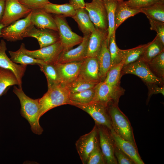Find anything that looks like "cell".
<instances>
[{
	"instance_id": "obj_30",
	"label": "cell",
	"mask_w": 164,
	"mask_h": 164,
	"mask_svg": "<svg viewBox=\"0 0 164 164\" xmlns=\"http://www.w3.org/2000/svg\"><path fill=\"white\" fill-rule=\"evenodd\" d=\"M38 65L44 74L47 79L48 88L61 84L55 63H45Z\"/></svg>"
},
{
	"instance_id": "obj_26",
	"label": "cell",
	"mask_w": 164,
	"mask_h": 164,
	"mask_svg": "<svg viewBox=\"0 0 164 164\" xmlns=\"http://www.w3.org/2000/svg\"><path fill=\"white\" fill-rule=\"evenodd\" d=\"M163 51L164 44L156 35L151 42L146 44L141 57L148 62Z\"/></svg>"
},
{
	"instance_id": "obj_38",
	"label": "cell",
	"mask_w": 164,
	"mask_h": 164,
	"mask_svg": "<svg viewBox=\"0 0 164 164\" xmlns=\"http://www.w3.org/2000/svg\"><path fill=\"white\" fill-rule=\"evenodd\" d=\"M86 164H106L104 157L99 146V141L89 154Z\"/></svg>"
},
{
	"instance_id": "obj_36",
	"label": "cell",
	"mask_w": 164,
	"mask_h": 164,
	"mask_svg": "<svg viewBox=\"0 0 164 164\" xmlns=\"http://www.w3.org/2000/svg\"><path fill=\"white\" fill-rule=\"evenodd\" d=\"M147 63L152 72L164 80V51Z\"/></svg>"
},
{
	"instance_id": "obj_1",
	"label": "cell",
	"mask_w": 164,
	"mask_h": 164,
	"mask_svg": "<svg viewBox=\"0 0 164 164\" xmlns=\"http://www.w3.org/2000/svg\"><path fill=\"white\" fill-rule=\"evenodd\" d=\"M13 92L19 98L20 103L22 116L29 122L32 131L38 135L43 131L39 120L40 118V105L39 99H33L27 96L22 89L14 86Z\"/></svg>"
},
{
	"instance_id": "obj_32",
	"label": "cell",
	"mask_w": 164,
	"mask_h": 164,
	"mask_svg": "<svg viewBox=\"0 0 164 164\" xmlns=\"http://www.w3.org/2000/svg\"><path fill=\"white\" fill-rule=\"evenodd\" d=\"M94 88L79 92L70 93L69 98L71 105L84 104L92 101L94 95Z\"/></svg>"
},
{
	"instance_id": "obj_21",
	"label": "cell",
	"mask_w": 164,
	"mask_h": 164,
	"mask_svg": "<svg viewBox=\"0 0 164 164\" xmlns=\"http://www.w3.org/2000/svg\"><path fill=\"white\" fill-rule=\"evenodd\" d=\"M108 31L95 28L90 34L88 43L86 57H97L104 41L106 40Z\"/></svg>"
},
{
	"instance_id": "obj_45",
	"label": "cell",
	"mask_w": 164,
	"mask_h": 164,
	"mask_svg": "<svg viewBox=\"0 0 164 164\" xmlns=\"http://www.w3.org/2000/svg\"><path fill=\"white\" fill-rule=\"evenodd\" d=\"M5 0H0V23L3 15Z\"/></svg>"
},
{
	"instance_id": "obj_35",
	"label": "cell",
	"mask_w": 164,
	"mask_h": 164,
	"mask_svg": "<svg viewBox=\"0 0 164 164\" xmlns=\"http://www.w3.org/2000/svg\"><path fill=\"white\" fill-rule=\"evenodd\" d=\"M97 84L87 81L78 76L72 82L64 86L70 93H74L93 88Z\"/></svg>"
},
{
	"instance_id": "obj_18",
	"label": "cell",
	"mask_w": 164,
	"mask_h": 164,
	"mask_svg": "<svg viewBox=\"0 0 164 164\" xmlns=\"http://www.w3.org/2000/svg\"><path fill=\"white\" fill-rule=\"evenodd\" d=\"M78 76L91 82L98 83L101 81L97 57H87L83 61Z\"/></svg>"
},
{
	"instance_id": "obj_25",
	"label": "cell",
	"mask_w": 164,
	"mask_h": 164,
	"mask_svg": "<svg viewBox=\"0 0 164 164\" xmlns=\"http://www.w3.org/2000/svg\"><path fill=\"white\" fill-rule=\"evenodd\" d=\"M25 45L22 43L19 48L17 51H9L10 59L15 63L21 64L26 65H39L45 63L43 61L35 59L27 54L24 51Z\"/></svg>"
},
{
	"instance_id": "obj_6",
	"label": "cell",
	"mask_w": 164,
	"mask_h": 164,
	"mask_svg": "<svg viewBox=\"0 0 164 164\" xmlns=\"http://www.w3.org/2000/svg\"><path fill=\"white\" fill-rule=\"evenodd\" d=\"M53 17L57 28L60 41L63 48V51L69 50L82 42L83 37L72 30L65 17L56 15Z\"/></svg>"
},
{
	"instance_id": "obj_11",
	"label": "cell",
	"mask_w": 164,
	"mask_h": 164,
	"mask_svg": "<svg viewBox=\"0 0 164 164\" xmlns=\"http://www.w3.org/2000/svg\"><path fill=\"white\" fill-rule=\"evenodd\" d=\"M32 9L21 4L18 0H5L3 15L0 23L5 26L27 16Z\"/></svg>"
},
{
	"instance_id": "obj_14",
	"label": "cell",
	"mask_w": 164,
	"mask_h": 164,
	"mask_svg": "<svg viewBox=\"0 0 164 164\" xmlns=\"http://www.w3.org/2000/svg\"><path fill=\"white\" fill-rule=\"evenodd\" d=\"M32 37L38 40L40 48L48 46L60 41L58 32L48 29H39L32 26L25 33L23 38Z\"/></svg>"
},
{
	"instance_id": "obj_17",
	"label": "cell",
	"mask_w": 164,
	"mask_h": 164,
	"mask_svg": "<svg viewBox=\"0 0 164 164\" xmlns=\"http://www.w3.org/2000/svg\"><path fill=\"white\" fill-rule=\"evenodd\" d=\"M83 61L55 63L61 84L65 86L78 77Z\"/></svg>"
},
{
	"instance_id": "obj_22",
	"label": "cell",
	"mask_w": 164,
	"mask_h": 164,
	"mask_svg": "<svg viewBox=\"0 0 164 164\" xmlns=\"http://www.w3.org/2000/svg\"><path fill=\"white\" fill-rule=\"evenodd\" d=\"M75 14L71 17L77 23L80 30L84 35L91 34L95 29L87 11L84 8L75 10Z\"/></svg>"
},
{
	"instance_id": "obj_46",
	"label": "cell",
	"mask_w": 164,
	"mask_h": 164,
	"mask_svg": "<svg viewBox=\"0 0 164 164\" xmlns=\"http://www.w3.org/2000/svg\"><path fill=\"white\" fill-rule=\"evenodd\" d=\"M5 27V26H4L2 23H0V38L2 37L1 32L2 30Z\"/></svg>"
},
{
	"instance_id": "obj_2",
	"label": "cell",
	"mask_w": 164,
	"mask_h": 164,
	"mask_svg": "<svg viewBox=\"0 0 164 164\" xmlns=\"http://www.w3.org/2000/svg\"><path fill=\"white\" fill-rule=\"evenodd\" d=\"M70 94L66 87L61 84L48 88L47 92L39 98L40 118L54 108L65 104L71 105L69 98Z\"/></svg>"
},
{
	"instance_id": "obj_33",
	"label": "cell",
	"mask_w": 164,
	"mask_h": 164,
	"mask_svg": "<svg viewBox=\"0 0 164 164\" xmlns=\"http://www.w3.org/2000/svg\"><path fill=\"white\" fill-rule=\"evenodd\" d=\"M125 60V58L120 63L111 67L108 72L104 81L109 86L116 87L120 85L121 72Z\"/></svg>"
},
{
	"instance_id": "obj_40",
	"label": "cell",
	"mask_w": 164,
	"mask_h": 164,
	"mask_svg": "<svg viewBox=\"0 0 164 164\" xmlns=\"http://www.w3.org/2000/svg\"><path fill=\"white\" fill-rule=\"evenodd\" d=\"M22 4L32 9H43L50 2L49 0H18Z\"/></svg>"
},
{
	"instance_id": "obj_10",
	"label": "cell",
	"mask_w": 164,
	"mask_h": 164,
	"mask_svg": "<svg viewBox=\"0 0 164 164\" xmlns=\"http://www.w3.org/2000/svg\"><path fill=\"white\" fill-rule=\"evenodd\" d=\"M31 12L24 18L3 28L1 31L2 37L11 42L22 40L25 33L34 26L30 19Z\"/></svg>"
},
{
	"instance_id": "obj_27",
	"label": "cell",
	"mask_w": 164,
	"mask_h": 164,
	"mask_svg": "<svg viewBox=\"0 0 164 164\" xmlns=\"http://www.w3.org/2000/svg\"><path fill=\"white\" fill-rule=\"evenodd\" d=\"M46 12L64 17H72L75 14L76 10L69 3L56 4L50 2L43 9Z\"/></svg>"
},
{
	"instance_id": "obj_31",
	"label": "cell",
	"mask_w": 164,
	"mask_h": 164,
	"mask_svg": "<svg viewBox=\"0 0 164 164\" xmlns=\"http://www.w3.org/2000/svg\"><path fill=\"white\" fill-rule=\"evenodd\" d=\"M108 49L111 57L110 68L120 63L125 57L128 50H121L118 46L115 40V32L109 39Z\"/></svg>"
},
{
	"instance_id": "obj_4",
	"label": "cell",
	"mask_w": 164,
	"mask_h": 164,
	"mask_svg": "<svg viewBox=\"0 0 164 164\" xmlns=\"http://www.w3.org/2000/svg\"><path fill=\"white\" fill-rule=\"evenodd\" d=\"M132 74L140 78L145 84L164 85V80L156 76L151 71L146 61L141 57L137 61L123 67L121 75Z\"/></svg>"
},
{
	"instance_id": "obj_42",
	"label": "cell",
	"mask_w": 164,
	"mask_h": 164,
	"mask_svg": "<svg viewBox=\"0 0 164 164\" xmlns=\"http://www.w3.org/2000/svg\"><path fill=\"white\" fill-rule=\"evenodd\" d=\"M114 154L117 159L118 164H135L133 160L121 150L116 145Z\"/></svg>"
},
{
	"instance_id": "obj_29",
	"label": "cell",
	"mask_w": 164,
	"mask_h": 164,
	"mask_svg": "<svg viewBox=\"0 0 164 164\" xmlns=\"http://www.w3.org/2000/svg\"><path fill=\"white\" fill-rule=\"evenodd\" d=\"M106 9L108 24L106 43L108 46L109 39L115 30V12L118 1L114 0L103 1Z\"/></svg>"
},
{
	"instance_id": "obj_15",
	"label": "cell",
	"mask_w": 164,
	"mask_h": 164,
	"mask_svg": "<svg viewBox=\"0 0 164 164\" xmlns=\"http://www.w3.org/2000/svg\"><path fill=\"white\" fill-rule=\"evenodd\" d=\"M6 43L3 40L0 42V67L10 70L14 74L19 83V87L22 89V78L26 70L27 65H18L7 56Z\"/></svg>"
},
{
	"instance_id": "obj_5",
	"label": "cell",
	"mask_w": 164,
	"mask_h": 164,
	"mask_svg": "<svg viewBox=\"0 0 164 164\" xmlns=\"http://www.w3.org/2000/svg\"><path fill=\"white\" fill-rule=\"evenodd\" d=\"M93 101L100 102L108 106L118 104L120 97L124 94L125 90L120 86L112 87L104 81L96 85Z\"/></svg>"
},
{
	"instance_id": "obj_12",
	"label": "cell",
	"mask_w": 164,
	"mask_h": 164,
	"mask_svg": "<svg viewBox=\"0 0 164 164\" xmlns=\"http://www.w3.org/2000/svg\"><path fill=\"white\" fill-rule=\"evenodd\" d=\"M98 142V128L96 124L89 132L81 136L75 145L81 161L86 163L88 157Z\"/></svg>"
},
{
	"instance_id": "obj_41",
	"label": "cell",
	"mask_w": 164,
	"mask_h": 164,
	"mask_svg": "<svg viewBox=\"0 0 164 164\" xmlns=\"http://www.w3.org/2000/svg\"><path fill=\"white\" fill-rule=\"evenodd\" d=\"M147 18L151 26L150 29L156 32L157 35L164 44V22Z\"/></svg>"
},
{
	"instance_id": "obj_8",
	"label": "cell",
	"mask_w": 164,
	"mask_h": 164,
	"mask_svg": "<svg viewBox=\"0 0 164 164\" xmlns=\"http://www.w3.org/2000/svg\"><path fill=\"white\" fill-rule=\"evenodd\" d=\"M84 8L95 28L108 31L107 13L103 1L92 0L85 3Z\"/></svg>"
},
{
	"instance_id": "obj_44",
	"label": "cell",
	"mask_w": 164,
	"mask_h": 164,
	"mask_svg": "<svg viewBox=\"0 0 164 164\" xmlns=\"http://www.w3.org/2000/svg\"><path fill=\"white\" fill-rule=\"evenodd\" d=\"M76 10L84 8L85 4L84 0H69V3Z\"/></svg>"
},
{
	"instance_id": "obj_37",
	"label": "cell",
	"mask_w": 164,
	"mask_h": 164,
	"mask_svg": "<svg viewBox=\"0 0 164 164\" xmlns=\"http://www.w3.org/2000/svg\"><path fill=\"white\" fill-rule=\"evenodd\" d=\"M146 44L140 45L135 47L128 49L125 57L124 66L133 63L139 60L142 56Z\"/></svg>"
},
{
	"instance_id": "obj_34",
	"label": "cell",
	"mask_w": 164,
	"mask_h": 164,
	"mask_svg": "<svg viewBox=\"0 0 164 164\" xmlns=\"http://www.w3.org/2000/svg\"><path fill=\"white\" fill-rule=\"evenodd\" d=\"M19 85L14 74L9 70L0 67V96L9 87Z\"/></svg>"
},
{
	"instance_id": "obj_13",
	"label": "cell",
	"mask_w": 164,
	"mask_h": 164,
	"mask_svg": "<svg viewBox=\"0 0 164 164\" xmlns=\"http://www.w3.org/2000/svg\"><path fill=\"white\" fill-rule=\"evenodd\" d=\"M63 50L60 41L51 45L36 50H30L25 48V53L31 57L47 63H56Z\"/></svg>"
},
{
	"instance_id": "obj_3",
	"label": "cell",
	"mask_w": 164,
	"mask_h": 164,
	"mask_svg": "<svg viewBox=\"0 0 164 164\" xmlns=\"http://www.w3.org/2000/svg\"><path fill=\"white\" fill-rule=\"evenodd\" d=\"M112 128L119 135L137 146L133 130L127 117L120 110L118 104L108 106Z\"/></svg>"
},
{
	"instance_id": "obj_23",
	"label": "cell",
	"mask_w": 164,
	"mask_h": 164,
	"mask_svg": "<svg viewBox=\"0 0 164 164\" xmlns=\"http://www.w3.org/2000/svg\"><path fill=\"white\" fill-rule=\"evenodd\" d=\"M106 40L103 43L99 53L97 57L99 68V75L101 81H104L110 69L111 57Z\"/></svg>"
},
{
	"instance_id": "obj_39",
	"label": "cell",
	"mask_w": 164,
	"mask_h": 164,
	"mask_svg": "<svg viewBox=\"0 0 164 164\" xmlns=\"http://www.w3.org/2000/svg\"><path fill=\"white\" fill-rule=\"evenodd\" d=\"M161 0H128L124 1L129 7L140 9L150 6Z\"/></svg>"
},
{
	"instance_id": "obj_47",
	"label": "cell",
	"mask_w": 164,
	"mask_h": 164,
	"mask_svg": "<svg viewBox=\"0 0 164 164\" xmlns=\"http://www.w3.org/2000/svg\"><path fill=\"white\" fill-rule=\"evenodd\" d=\"M101 0L105 1V0ZM114 0L117 1H118V2H122V1H124V0Z\"/></svg>"
},
{
	"instance_id": "obj_28",
	"label": "cell",
	"mask_w": 164,
	"mask_h": 164,
	"mask_svg": "<svg viewBox=\"0 0 164 164\" xmlns=\"http://www.w3.org/2000/svg\"><path fill=\"white\" fill-rule=\"evenodd\" d=\"M140 12L147 18L164 22V0H161L147 7L140 9Z\"/></svg>"
},
{
	"instance_id": "obj_9",
	"label": "cell",
	"mask_w": 164,
	"mask_h": 164,
	"mask_svg": "<svg viewBox=\"0 0 164 164\" xmlns=\"http://www.w3.org/2000/svg\"><path fill=\"white\" fill-rule=\"evenodd\" d=\"M96 125L99 145L106 164H118L114 154L115 145L110 130L104 126Z\"/></svg>"
},
{
	"instance_id": "obj_24",
	"label": "cell",
	"mask_w": 164,
	"mask_h": 164,
	"mask_svg": "<svg viewBox=\"0 0 164 164\" xmlns=\"http://www.w3.org/2000/svg\"><path fill=\"white\" fill-rule=\"evenodd\" d=\"M140 13V9L131 8L124 1L118 2L115 12V30L129 18Z\"/></svg>"
},
{
	"instance_id": "obj_19",
	"label": "cell",
	"mask_w": 164,
	"mask_h": 164,
	"mask_svg": "<svg viewBox=\"0 0 164 164\" xmlns=\"http://www.w3.org/2000/svg\"><path fill=\"white\" fill-rule=\"evenodd\" d=\"M116 145L129 157L135 164H144L138 153L137 146L130 141L122 138L112 128L110 130Z\"/></svg>"
},
{
	"instance_id": "obj_7",
	"label": "cell",
	"mask_w": 164,
	"mask_h": 164,
	"mask_svg": "<svg viewBox=\"0 0 164 164\" xmlns=\"http://www.w3.org/2000/svg\"><path fill=\"white\" fill-rule=\"evenodd\" d=\"M74 106L87 113L94 121L95 124L104 126L110 130L112 129L108 106L98 102L92 101L84 104H77Z\"/></svg>"
},
{
	"instance_id": "obj_16",
	"label": "cell",
	"mask_w": 164,
	"mask_h": 164,
	"mask_svg": "<svg viewBox=\"0 0 164 164\" xmlns=\"http://www.w3.org/2000/svg\"><path fill=\"white\" fill-rule=\"evenodd\" d=\"M90 34L84 35L82 41L77 47L63 51L56 63H63L84 60L87 58V47Z\"/></svg>"
},
{
	"instance_id": "obj_43",
	"label": "cell",
	"mask_w": 164,
	"mask_h": 164,
	"mask_svg": "<svg viewBox=\"0 0 164 164\" xmlns=\"http://www.w3.org/2000/svg\"><path fill=\"white\" fill-rule=\"evenodd\" d=\"M146 85L148 89L147 102L148 103L151 97L153 94L160 93L164 96V85H160L156 84H148Z\"/></svg>"
},
{
	"instance_id": "obj_20",
	"label": "cell",
	"mask_w": 164,
	"mask_h": 164,
	"mask_svg": "<svg viewBox=\"0 0 164 164\" xmlns=\"http://www.w3.org/2000/svg\"><path fill=\"white\" fill-rule=\"evenodd\" d=\"M30 19L33 25L37 28L48 29L58 32L53 17L43 9L32 10Z\"/></svg>"
}]
</instances>
